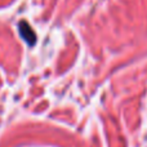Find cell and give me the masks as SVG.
<instances>
[{
    "label": "cell",
    "instance_id": "cell-1",
    "mask_svg": "<svg viewBox=\"0 0 147 147\" xmlns=\"http://www.w3.org/2000/svg\"><path fill=\"white\" fill-rule=\"evenodd\" d=\"M18 31H20V35L28 45H34L36 43V34L32 30L30 25H28L26 21H21L20 25H18Z\"/></svg>",
    "mask_w": 147,
    "mask_h": 147
}]
</instances>
